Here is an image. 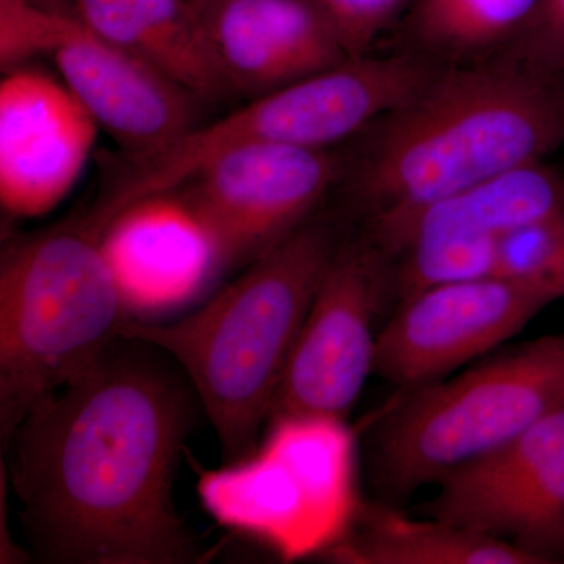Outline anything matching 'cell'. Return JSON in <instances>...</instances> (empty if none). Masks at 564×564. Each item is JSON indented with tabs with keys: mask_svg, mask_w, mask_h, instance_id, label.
Returning a JSON list of instances; mask_svg holds the SVG:
<instances>
[{
	"mask_svg": "<svg viewBox=\"0 0 564 564\" xmlns=\"http://www.w3.org/2000/svg\"><path fill=\"white\" fill-rule=\"evenodd\" d=\"M88 31L159 70L203 104L234 93L202 3L195 0H74Z\"/></svg>",
	"mask_w": 564,
	"mask_h": 564,
	"instance_id": "e0dca14e",
	"label": "cell"
},
{
	"mask_svg": "<svg viewBox=\"0 0 564 564\" xmlns=\"http://www.w3.org/2000/svg\"><path fill=\"white\" fill-rule=\"evenodd\" d=\"M564 404V333L530 340L406 395L375 441L378 484L393 494L437 485Z\"/></svg>",
	"mask_w": 564,
	"mask_h": 564,
	"instance_id": "8992f818",
	"label": "cell"
},
{
	"mask_svg": "<svg viewBox=\"0 0 564 564\" xmlns=\"http://www.w3.org/2000/svg\"><path fill=\"white\" fill-rule=\"evenodd\" d=\"M552 303L547 293L500 276L430 285L403 299L381 329L375 373L403 391L443 380Z\"/></svg>",
	"mask_w": 564,
	"mask_h": 564,
	"instance_id": "8fae6325",
	"label": "cell"
},
{
	"mask_svg": "<svg viewBox=\"0 0 564 564\" xmlns=\"http://www.w3.org/2000/svg\"><path fill=\"white\" fill-rule=\"evenodd\" d=\"M202 403L159 348L120 337L41 400L6 445L33 554L52 564L198 563L206 549L174 503Z\"/></svg>",
	"mask_w": 564,
	"mask_h": 564,
	"instance_id": "6da1fadb",
	"label": "cell"
},
{
	"mask_svg": "<svg viewBox=\"0 0 564 564\" xmlns=\"http://www.w3.org/2000/svg\"><path fill=\"white\" fill-rule=\"evenodd\" d=\"M361 141L343 159L351 203L367 228L402 220L564 147V76L510 54L444 65Z\"/></svg>",
	"mask_w": 564,
	"mask_h": 564,
	"instance_id": "7a4b0ae2",
	"label": "cell"
},
{
	"mask_svg": "<svg viewBox=\"0 0 564 564\" xmlns=\"http://www.w3.org/2000/svg\"><path fill=\"white\" fill-rule=\"evenodd\" d=\"M437 488L423 505L429 518L564 562V404Z\"/></svg>",
	"mask_w": 564,
	"mask_h": 564,
	"instance_id": "30bf717a",
	"label": "cell"
},
{
	"mask_svg": "<svg viewBox=\"0 0 564 564\" xmlns=\"http://www.w3.org/2000/svg\"><path fill=\"white\" fill-rule=\"evenodd\" d=\"M326 22L345 54L364 57L410 0H306Z\"/></svg>",
	"mask_w": 564,
	"mask_h": 564,
	"instance_id": "44dd1931",
	"label": "cell"
},
{
	"mask_svg": "<svg viewBox=\"0 0 564 564\" xmlns=\"http://www.w3.org/2000/svg\"><path fill=\"white\" fill-rule=\"evenodd\" d=\"M99 126L43 70L11 69L0 82V203L11 217L50 214L90 161Z\"/></svg>",
	"mask_w": 564,
	"mask_h": 564,
	"instance_id": "7c38bea8",
	"label": "cell"
},
{
	"mask_svg": "<svg viewBox=\"0 0 564 564\" xmlns=\"http://www.w3.org/2000/svg\"><path fill=\"white\" fill-rule=\"evenodd\" d=\"M195 2H198V3H212V2H218V0H195Z\"/></svg>",
	"mask_w": 564,
	"mask_h": 564,
	"instance_id": "603a6c76",
	"label": "cell"
},
{
	"mask_svg": "<svg viewBox=\"0 0 564 564\" xmlns=\"http://www.w3.org/2000/svg\"><path fill=\"white\" fill-rule=\"evenodd\" d=\"M101 240L131 315L187 302L221 273L206 229L177 191L129 204Z\"/></svg>",
	"mask_w": 564,
	"mask_h": 564,
	"instance_id": "5bb4252c",
	"label": "cell"
},
{
	"mask_svg": "<svg viewBox=\"0 0 564 564\" xmlns=\"http://www.w3.org/2000/svg\"><path fill=\"white\" fill-rule=\"evenodd\" d=\"M389 292L391 263L377 247L367 239L340 245L285 364L270 421H345L375 373L377 321Z\"/></svg>",
	"mask_w": 564,
	"mask_h": 564,
	"instance_id": "9c48e42d",
	"label": "cell"
},
{
	"mask_svg": "<svg viewBox=\"0 0 564 564\" xmlns=\"http://www.w3.org/2000/svg\"><path fill=\"white\" fill-rule=\"evenodd\" d=\"M496 276L564 300V214L529 223L500 239Z\"/></svg>",
	"mask_w": 564,
	"mask_h": 564,
	"instance_id": "ffe728a7",
	"label": "cell"
},
{
	"mask_svg": "<svg viewBox=\"0 0 564 564\" xmlns=\"http://www.w3.org/2000/svg\"><path fill=\"white\" fill-rule=\"evenodd\" d=\"M340 177L343 158L333 151L247 144L212 159L176 191L225 272L258 261L313 220Z\"/></svg>",
	"mask_w": 564,
	"mask_h": 564,
	"instance_id": "ba28073f",
	"label": "cell"
},
{
	"mask_svg": "<svg viewBox=\"0 0 564 564\" xmlns=\"http://www.w3.org/2000/svg\"><path fill=\"white\" fill-rule=\"evenodd\" d=\"M198 494L218 524L288 562L325 554L361 507L355 436L340 419L274 417L250 454L204 470Z\"/></svg>",
	"mask_w": 564,
	"mask_h": 564,
	"instance_id": "52a82bcc",
	"label": "cell"
},
{
	"mask_svg": "<svg viewBox=\"0 0 564 564\" xmlns=\"http://www.w3.org/2000/svg\"><path fill=\"white\" fill-rule=\"evenodd\" d=\"M44 54L99 129L132 155L162 150L198 126L196 96L74 17L63 14Z\"/></svg>",
	"mask_w": 564,
	"mask_h": 564,
	"instance_id": "4fadbf2b",
	"label": "cell"
},
{
	"mask_svg": "<svg viewBox=\"0 0 564 564\" xmlns=\"http://www.w3.org/2000/svg\"><path fill=\"white\" fill-rule=\"evenodd\" d=\"M507 54L564 76V0H543L532 28Z\"/></svg>",
	"mask_w": 564,
	"mask_h": 564,
	"instance_id": "7402d4cb",
	"label": "cell"
},
{
	"mask_svg": "<svg viewBox=\"0 0 564 564\" xmlns=\"http://www.w3.org/2000/svg\"><path fill=\"white\" fill-rule=\"evenodd\" d=\"M343 243L332 223L313 218L184 317H131L122 326V337L180 367L214 426L223 464L261 441L293 345Z\"/></svg>",
	"mask_w": 564,
	"mask_h": 564,
	"instance_id": "3957f363",
	"label": "cell"
},
{
	"mask_svg": "<svg viewBox=\"0 0 564 564\" xmlns=\"http://www.w3.org/2000/svg\"><path fill=\"white\" fill-rule=\"evenodd\" d=\"M543 0H414L413 50L444 65L507 54L532 28Z\"/></svg>",
	"mask_w": 564,
	"mask_h": 564,
	"instance_id": "d6986e66",
	"label": "cell"
},
{
	"mask_svg": "<svg viewBox=\"0 0 564 564\" xmlns=\"http://www.w3.org/2000/svg\"><path fill=\"white\" fill-rule=\"evenodd\" d=\"M202 7L234 93L254 98L350 61L306 0H218Z\"/></svg>",
	"mask_w": 564,
	"mask_h": 564,
	"instance_id": "9a60e30c",
	"label": "cell"
},
{
	"mask_svg": "<svg viewBox=\"0 0 564 564\" xmlns=\"http://www.w3.org/2000/svg\"><path fill=\"white\" fill-rule=\"evenodd\" d=\"M441 63L415 51L364 55L288 87L254 96L220 120L196 126L132 165L91 212L106 225L129 204L176 191L207 162L247 144H285L332 151L358 139L389 111L410 101Z\"/></svg>",
	"mask_w": 564,
	"mask_h": 564,
	"instance_id": "5b68a950",
	"label": "cell"
},
{
	"mask_svg": "<svg viewBox=\"0 0 564 564\" xmlns=\"http://www.w3.org/2000/svg\"><path fill=\"white\" fill-rule=\"evenodd\" d=\"M323 555L347 564H543L510 541L364 503L348 532Z\"/></svg>",
	"mask_w": 564,
	"mask_h": 564,
	"instance_id": "ac0fdd59",
	"label": "cell"
},
{
	"mask_svg": "<svg viewBox=\"0 0 564 564\" xmlns=\"http://www.w3.org/2000/svg\"><path fill=\"white\" fill-rule=\"evenodd\" d=\"M88 218L11 243L0 267V437L88 372L132 317Z\"/></svg>",
	"mask_w": 564,
	"mask_h": 564,
	"instance_id": "277c9868",
	"label": "cell"
},
{
	"mask_svg": "<svg viewBox=\"0 0 564 564\" xmlns=\"http://www.w3.org/2000/svg\"><path fill=\"white\" fill-rule=\"evenodd\" d=\"M564 214V174L530 163L430 204L402 220L367 228L366 239L391 259L408 245L466 239L500 242L529 223Z\"/></svg>",
	"mask_w": 564,
	"mask_h": 564,
	"instance_id": "2e32d148",
	"label": "cell"
}]
</instances>
